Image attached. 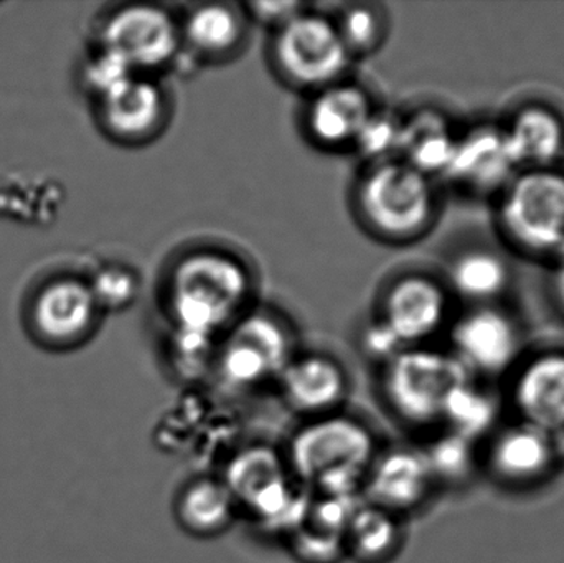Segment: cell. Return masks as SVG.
Masks as SVG:
<instances>
[{"instance_id": "obj_1", "label": "cell", "mask_w": 564, "mask_h": 563, "mask_svg": "<svg viewBox=\"0 0 564 563\" xmlns=\"http://www.w3.org/2000/svg\"><path fill=\"white\" fill-rule=\"evenodd\" d=\"M253 293L250 268L217 248L182 255L165 281L172 327L218 339L251 310Z\"/></svg>"}, {"instance_id": "obj_2", "label": "cell", "mask_w": 564, "mask_h": 563, "mask_svg": "<svg viewBox=\"0 0 564 563\" xmlns=\"http://www.w3.org/2000/svg\"><path fill=\"white\" fill-rule=\"evenodd\" d=\"M367 423L344 412L305 420L289 442L284 458L292 478L317 495H361L378 453Z\"/></svg>"}, {"instance_id": "obj_3", "label": "cell", "mask_w": 564, "mask_h": 563, "mask_svg": "<svg viewBox=\"0 0 564 563\" xmlns=\"http://www.w3.org/2000/svg\"><path fill=\"white\" fill-rule=\"evenodd\" d=\"M355 207L375 237L400 243L426 230L436 198L430 175L393 158L368 165L355 187Z\"/></svg>"}, {"instance_id": "obj_4", "label": "cell", "mask_w": 564, "mask_h": 563, "mask_svg": "<svg viewBox=\"0 0 564 563\" xmlns=\"http://www.w3.org/2000/svg\"><path fill=\"white\" fill-rule=\"evenodd\" d=\"M469 373L454 354L410 347L383 364L381 397L404 425L433 426L443 423L451 396L470 382Z\"/></svg>"}, {"instance_id": "obj_5", "label": "cell", "mask_w": 564, "mask_h": 563, "mask_svg": "<svg viewBox=\"0 0 564 563\" xmlns=\"http://www.w3.org/2000/svg\"><path fill=\"white\" fill-rule=\"evenodd\" d=\"M295 354L288 321L271 310H250L221 334L212 373L228 390L248 392L278 380Z\"/></svg>"}, {"instance_id": "obj_6", "label": "cell", "mask_w": 564, "mask_h": 563, "mask_svg": "<svg viewBox=\"0 0 564 563\" xmlns=\"http://www.w3.org/2000/svg\"><path fill=\"white\" fill-rule=\"evenodd\" d=\"M271 62L282 82L312 95L345 79L354 58L330 13L305 7L271 33Z\"/></svg>"}, {"instance_id": "obj_7", "label": "cell", "mask_w": 564, "mask_h": 563, "mask_svg": "<svg viewBox=\"0 0 564 563\" xmlns=\"http://www.w3.org/2000/svg\"><path fill=\"white\" fill-rule=\"evenodd\" d=\"M101 46L121 56L138 75L159 76L181 63V20L159 3H128L106 19Z\"/></svg>"}, {"instance_id": "obj_8", "label": "cell", "mask_w": 564, "mask_h": 563, "mask_svg": "<svg viewBox=\"0 0 564 563\" xmlns=\"http://www.w3.org/2000/svg\"><path fill=\"white\" fill-rule=\"evenodd\" d=\"M503 230L530 253L564 260V175L533 169L513 178L500 205Z\"/></svg>"}, {"instance_id": "obj_9", "label": "cell", "mask_w": 564, "mask_h": 563, "mask_svg": "<svg viewBox=\"0 0 564 563\" xmlns=\"http://www.w3.org/2000/svg\"><path fill=\"white\" fill-rule=\"evenodd\" d=\"M98 102L102 128L124 144L151 141L171 118V95L159 76H129Z\"/></svg>"}, {"instance_id": "obj_10", "label": "cell", "mask_w": 564, "mask_h": 563, "mask_svg": "<svg viewBox=\"0 0 564 563\" xmlns=\"http://www.w3.org/2000/svg\"><path fill=\"white\" fill-rule=\"evenodd\" d=\"M433 486L423 450L393 446L383 452L378 450L365 476L361 498L401 518L420 508Z\"/></svg>"}, {"instance_id": "obj_11", "label": "cell", "mask_w": 564, "mask_h": 563, "mask_svg": "<svg viewBox=\"0 0 564 563\" xmlns=\"http://www.w3.org/2000/svg\"><path fill=\"white\" fill-rule=\"evenodd\" d=\"M446 307V294L436 281L408 274L384 291L377 320L403 349H410L421 346L443 326Z\"/></svg>"}, {"instance_id": "obj_12", "label": "cell", "mask_w": 564, "mask_h": 563, "mask_svg": "<svg viewBox=\"0 0 564 563\" xmlns=\"http://www.w3.org/2000/svg\"><path fill=\"white\" fill-rule=\"evenodd\" d=\"M276 382L288 409L305 420L341 412L350 390L344 366L322 353L295 354Z\"/></svg>"}, {"instance_id": "obj_13", "label": "cell", "mask_w": 564, "mask_h": 563, "mask_svg": "<svg viewBox=\"0 0 564 563\" xmlns=\"http://www.w3.org/2000/svg\"><path fill=\"white\" fill-rule=\"evenodd\" d=\"M375 109L364 86L341 79L312 93L304 112L305 134L321 149H351Z\"/></svg>"}, {"instance_id": "obj_14", "label": "cell", "mask_w": 564, "mask_h": 563, "mask_svg": "<svg viewBox=\"0 0 564 563\" xmlns=\"http://www.w3.org/2000/svg\"><path fill=\"white\" fill-rule=\"evenodd\" d=\"M99 311L89 283L63 278L40 291L32 310L33 326L46 343L69 346L91 333Z\"/></svg>"}, {"instance_id": "obj_15", "label": "cell", "mask_w": 564, "mask_h": 563, "mask_svg": "<svg viewBox=\"0 0 564 563\" xmlns=\"http://www.w3.org/2000/svg\"><path fill=\"white\" fill-rule=\"evenodd\" d=\"M178 20L184 53L198 62H225L237 55L250 26L243 7L231 2L195 3Z\"/></svg>"}, {"instance_id": "obj_16", "label": "cell", "mask_w": 564, "mask_h": 563, "mask_svg": "<svg viewBox=\"0 0 564 563\" xmlns=\"http://www.w3.org/2000/svg\"><path fill=\"white\" fill-rule=\"evenodd\" d=\"M454 356L467 370L500 373L519 354V336L509 317L492 310L467 314L454 327Z\"/></svg>"}, {"instance_id": "obj_17", "label": "cell", "mask_w": 564, "mask_h": 563, "mask_svg": "<svg viewBox=\"0 0 564 563\" xmlns=\"http://www.w3.org/2000/svg\"><path fill=\"white\" fill-rule=\"evenodd\" d=\"M556 443L552 433L530 423L502 430L494 439L489 465L494 475L509 485H532L552 472Z\"/></svg>"}, {"instance_id": "obj_18", "label": "cell", "mask_w": 564, "mask_h": 563, "mask_svg": "<svg viewBox=\"0 0 564 563\" xmlns=\"http://www.w3.org/2000/svg\"><path fill=\"white\" fill-rule=\"evenodd\" d=\"M513 403L523 422L564 433V354H545L527 364L513 383Z\"/></svg>"}, {"instance_id": "obj_19", "label": "cell", "mask_w": 564, "mask_h": 563, "mask_svg": "<svg viewBox=\"0 0 564 563\" xmlns=\"http://www.w3.org/2000/svg\"><path fill=\"white\" fill-rule=\"evenodd\" d=\"M237 502L221 478L202 476L178 491L174 516L192 538L214 539L225 534L238 516Z\"/></svg>"}, {"instance_id": "obj_20", "label": "cell", "mask_w": 564, "mask_h": 563, "mask_svg": "<svg viewBox=\"0 0 564 563\" xmlns=\"http://www.w3.org/2000/svg\"><path fill=\"white\" fill-rule=\"evenodd\" d=\"M513 167L503 131L479 128L457 139L453 161L444 175L474 187L490 188L503 184Z\"/></svg>"}, {"instance_id": "obj_21", "label": "cell", "mask_w": 564, "mask_h": 563, "mask_svg": "<svg viewBox=\"0 0 564 563\" xmlns=\"http://www.w3.org/2000/svg\"><path fill=\"white\" fill-rule=\"evenodd\" d=\"M345 557L357 563H388L403 545L401 518L361 502L344 532Z\"/></svg>"}, {"instance_id": "obj_22", "label": "cell", "mask_w": 564, "mask_h": 563, "mask_svg": "<svg viewBox=\"0 0 564 563\" xmlns=\"http://www.w3.org/2000/svg\"><path fill=\"white\" fill-rule=\"evenodd\" d=\"M457 139L446 121L433 111H421L401 121L398 158L426 175L446 174Z\"/></svg>"}, {"instance_id": "obj_23", "label": "cell", "mask_w": 564, "mask_h": 563, "mask_svg": "<svg viewBox=\"0 0 564 563\" xmlns=\"http://www.w3.org/2000/svg\"><path fill=\"white\" fill-rule=\"evenodd\" d=\"M506 134L510 158L517 165L542 169L562 154L564 128L560 118L545 108H527L513 119Z\"/></svg>"}, {"instance_id": "obj_24", "label": "cell", "mask_w": 564, "mask_h": 563, "mask_svg": "<svg viewBox=\"0 0 564 563\" xmlns=\"http://www.w3.org/2000/svg\"><path fill=\"white\" fill-rule=\"evenodd\" d=\"M330 17L354 59L377 53L387 42L390 17L381 3H341Z\"/></svg>"}, {"instance_id": "obj_25", "label": "cell", "mask_w": 564, "mask_h": 563, "mask_svg": "<svg viewBox=\"0 0 564 563\" xmlns=\"http://www.w3.org/2000/svg\"><path fill=\"white\" fill-rule=\"evenodd\" d=\"M499 416V407L490 393L477 389L473 382L464 383L451 396L444 410L443 423L447 432L476 442L492 430Z\"/></svg>"}, {"instance_id": "obj_26", "label": "cell", "mask_w": 564, "mask_h": 563, "mask_svg": "<svg viewBox=\"0 0 564 563\" xmlns=\"http://www.w3.org/2000/svg\"><path fill=\"white\" fill-rule=\"evenodd\" d=\"M451 281L457 293L469 300H489L506 286L507 268L496 255L473 251L454 263Z\"/></svg>"}, {"instance_id": "obj_27", "label": "cell", "mask_w": 564, "mask_h": 563, "mask_svg": "<svg viewBox=\"0 0 564 563\" xmlns=\"http://www.w3.org/2000/svg\"><path fill=\"white\" fill-rule=\"evenodd\" d=\"M423 453L434 483H464L473 475L476 466L474 442L453 432L444 433L434 440L430 448L423 450Z\"/></svg>"}, {"instance_id": "obj_28", "label": "cell", "mask_w": 564, "mask_h": 563, "mask_svg": "<svg viewBox=\"0 0 564 563\" xmlns=\"http://www.w3.org/2000/svg\"><path fill=\"white\" fill-rule=\"evenodd\" d=\"M401 121L388 111L375 109L365 128L358 134L357 141L351 145L355 152L368 165L398 158L400 148Z\"/></svg>"}, {"instance_id": "obj_29", "label": "cell", "mask_w": 564, "mask_h": 563, "mask_svg": "<svg viewBox=\"0 0 564 563\" xmlns=\"http://www.w3.org/2000/svg\"><path fill=\"white\" fill-rule=\"evenodd\" d=\"M217 346L218 337L172 327L169 334L167 353L177 372L184 376H197L202 370L212 372Z\"/></svg>"}, {"instance_id": "obj_30", "label": "cell", "mask_w": 564, "mask_h": 563, "mask_svg": "<svg viewBox=\"0 0 564 563\" xmlns=\"http://www.w3.org/2000/svg\"><path fill=\"white\" fill-rule=\"evenodd\" d=\"M292 555L301 563H338L344 561V535L324 531L304 521L289 535Z\"/></svg>"}, {"instance_id": "obj_31", "label": "cell", "mask_w": 564, "mask_h": 563, "mask_svg": "<svg viewBox=\"0 0 564 563\" xmlns=\"http://www.w3.org/2000/svg\"><path fill=\"white\" fill-rule=\"evenodd\" d=\"M99 310L119 311L131 306L141 291L138 274L126 267H108L89 283Z\"/></svg>"}, {"instance_id": "obj_32", "label": "cell", "mask_w": 564, "mask_h": 563, "mask_svg": "<svg viewBox=\"0 0 564 563\" xmlns=\"http://www.w3.org/2000/svg\"><path fill=\"white\" fill-rule=\"evenodd\" d=\"M132 75H138V73L132 72L121 56L102 48V46L93 56L89 65L86 66V83H88L91 91L95 93L96 98L105 95L109 89L115 88L116 85H119V83L124 82V79Z\"/></svg>"}, {"instance_id": "obj_33", "label": "cell", "mask_w": 564, "mask_h": 563, "mask_svg": "<svg viewBox=\"0 0 564 563\" xmlns=\"http://www.w3.org/2000/svg\"><path fill=\"white\" fill-rule=\"evenodd\" d=\"M245 15H247L250 25H258L261 29H268L271 33L276 32L282 25L294 19L299 12L305 9V3L288 2V0H278V2H248L241 3Z\"/></svg>"}, {"instance_id": "obj_34", "label": "cell", "mask_w": 564, "mask_h": 563, "mask_svg": "<svg viewBox=\"0 0 564 563\" xmlns=\"http://www.w3.org/2000/svg\"><path fill=\"white\" fill-rule=\"evenodd\" d=\"M555 290L556 294H558L560 303H562L564 307V260L562 267H560L558 273H556Z\"/></svg>"}]
</instances>
